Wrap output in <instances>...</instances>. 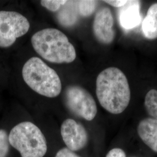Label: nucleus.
I'll list each match as a JSON object with an SVG mask.
<instances>
[{"label": "nucleus", "mask_w": 157, "mask_h": 157, "mask_svg": "<svg viewBox=\"0 0 157 157\" xmlns=\"http://www.w3.org/2000/svg\"><path fill=\"white\" fill-rule=\"evenodd\" d=\"M104 2L107 3L108 4H109V6H112L113 7H117V8H121L123 7L124 6H125L127 2H128V1H126V0H106V1H104Z\"/></svg>", "instance_id": "nucleus-19"}, {"label": "nucleus", "mask_w": 157, "mask_h": 157, "mask_svg": "<svg viewBox=\"0 0 157 157\" xmlns=\"http://www.w3.org/2000/svg\"><path fill=\"white\" fill-rule=\"evenodd\" d=\"M30 23L19 12L0 11V47L7 48L13 45L17 39L28 32Z\"/></svg>", "instance_id": "nucleus-5"}, {"label": "nucleus", "mask_w": 157, "mask_h": 157, "mask_svg": "<svg viewBox=\"0 0 157 157\" xmlns=\"http://www.w3.org/2000/svg\"><path fill=\"white\" fill-rule=\"evenodd\" d=\"M22 73L25 82L39 94L49 98L60 94L62 83L59 76L39 58L28 59L23 65Z\"/></svg>", "instance_id": "nucleus-3"}, {"label": "nucleus", "mask_w": 157, "mask_h": 157, "mask_svg": "<svg viewBox=\"0 0 157 157\" xmlns=\"http://www.w3.org/2000/svg\"><path fill=\"white\" fill-rule=\"evenodd\" d=\"M55 157H80L75 152L69 150L67 147L63 148L56 152Z\"/></svg>", "instance_id": "nucleus-17"}, {"label": "nucleus", "mask_w": 157, "mask_h": 157, "mask_svg": "<svg viewBox=\"0 0 157 157\" xmlns=\"http://www.w3.org/2000/svg\"><path fill=\"white\" fill-rule=\"evenodd\" d=\"M144 106L148 114L157 120V90H150L146 95Z\"/></svg>", "instance_id": "nucleus-13"}, {"label": "nucleus", "mask_w": 157, "mask_h": 157, "mask_svg": "<svg viewBox=\"0 0 157 157\" xmlns=\"http://www.w3.org/2000/svg\"><path fill=\"white\" fill-rule=\"evenodd\" d=\"M142 30L146 39H157V3L148 8L142 24Z\"/></svg>", "instance_id": "nucleus-11"}, {"label": "nucleus", "mask_w": 157, "mask_h": 157, "mask_svg": "<svg viewBox=\"0 0 157 157\" xmlns=\"http://www.w3.org/2000/svg\"><path fill=\"white\" fill-rule=\"evenodd\" d=\"M140 1H128L119 12V19L121 26L131 29L138 26L141 22Z\"/></svg>", "instance_id": "nucleus-9"}, {"label": "nucleus", "mask_w": 157, "mask_h": 157, "mask_svg": "<svg viewBox=\"0 0 157 157\" xmlns=\"http://www.w3.org/2000/svg\"><path fill=\"white\" fill-rule=\"evenodd\" d=\"M9 141L21 157H44L47 152L44 135L30 122H23L15 126L9 134Z\"/></svg>", "instance_id": "nucleus-4"}, {"label": "nucleus", "mask_w": 157, "mask_h": 157, "mask_svg": "<svg viewBox=\"0 0 157 157\" xmlns=\"http://www.w3.org/2000/svg\"><path fill=\"white\" fill-rule=\"evenodd\" d=\"M65 97L67 108L73 114L87 121L94 119L97 107L87 90L79 86H71L67 89Z\"/></svg>", "instance_id": "nucleus-6"}, {"label": "nucleus", "mask_w": 157, "mask_h": 157, "mask_svg": "<svg viewBox=\"0 0 157 157\" xmlns=\"http://www.w3.org/2000/svg\"><path fill=\"white\" fill-rule=\"evenodd\" d=\"M130 89L128 78L118 67L103 70L96 80V95L100 105L108 112L120 114L128 107Z\"/></svg>", "instance_id": "nucleus-1"}, {"label": "nucleus", "mask_w": 157, "mask_h": 157, "mask_svg": "<svg viewBox=\"0 0 157 157\" xmlns=\"http://www.w3.org/2000/svg\"><path fill=\"white\" fill-rule=\"evenodd\" d=\"M78 13L82 17H90L95 11L98 2L96 1H76Z\"/></svg>", "instance_id": "nucleus-14"}, {"label": "nucleus", "mask_w": 157, "mask_h": 157, "mask_svg": "<svg viewBox=\"0 0 157 157\" xmlns=\"http://www.w3.org/2000/svg\"><path fill=\"white\" fill-rule=\"evenodd\" d=\"M66 0H42L41 5L51 12L58 11L62 6L67 3Z\"/></svg>", "instance_id": "nucleus-16"}, {"label": "nucleus", "mask_w": 157, "mask_h": 157, "mask_svg": "<svg viewBox=\"0 0 157 157\" xmlns=\"http://www.w3.org/2000/svg\"><path fill=\"white\" fill-rule=\"evenodd\" d=\"M105 157H126V154L123 150L115 148L108 152Z\"/></svg>", "instance_id": "nucleus-18"}, {"label": "nucleus", "mask_w": 157, "mask_h": 157, "mask_svg": "<svg viewBox=\"0 0 157 157\" xmlns=\"http://www.w3.org/2000/svg\"><path fill=\"white\" fill-rule=\"evenodd\" d=\"M62 140L72 151L83 149L88 142V133L84 126L72 119L65 120L61 127Z\"/></svg>", "instance_id": "nucleus-7"}, {"label": "nucleus", "mask_w": 157, "mask_h": 157, "mask_svg": "<svg viewBox=\"0 0 157 157\" xmlns=\"http://www.w3.org/2000/svg\"><path fill=\"white\" fill-rule=\"evenodd\" d=\"M9 135L4 129H0V157H6L10 151Z\"/></svg>", "instance_id": "nucleus-15"}, {"label": "nucleus", "mask_w": 157, "mask_h": 157, "mask_svg": "<svg viewBox=\"0 0 157 157\" xmlns=\"http://www.w3.org/2000/svg\"><path fill=\"white\" fill-rule=\"evenodd\" d=\"M59 13L58 15L59 22L65 26H71L78 20V8L76 1H67Z\"/></svg>", "instance_id": "nucleus-12"}, {"label": "nucleus", "mask_w": 157, "mask_h": 157, "mask_svg": "<svg viewBox=\"0 0 157 157\" xmlns=\"http://www.w3.org/2000/svg\"><path fill=\"white\" fill-rule=\"evenodd\" d=\"M114 20L111 11L107 7L97 12L93 23V31L95 39L103 44H111L115 39Z\"/></svg>", "instance_id": "nucleus-8"}, {"label": "nucleus", "mask_w": 157, "mask_h": 157, "mask_svg": "<svg viewBox=\"0 0 157 157\" xmlns=\"http://www.w3.org/2000/svg\"><path fill=\"white\" fill-rule=\"evenodd\" d=\"M137 133L146 145L157 152V120L152 118L141 120L137 126Z\"/></svg>", "instance_id": "nucleus-10"}, {"label": "nucleus", "mask_w": 157, "mask_h": 157, "mask_svg": "<svg viewBox=\"0 0 157 157\" xmlns=\"http://www.w3.org/2000/svg\"><path fill=\"white\" fill-rule=\"evenodd\" d=\"M31 42L35 51L48 62L69 63L76 58L73 44L58 29L47 28L39 30L33 35Z\"/></svg>", "instance_id": "nucleus-2"}]
</instances>
